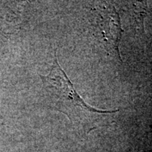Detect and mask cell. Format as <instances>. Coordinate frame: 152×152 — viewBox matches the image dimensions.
Segmentation results:
<instances>
[{
	"instance_id": "cell-1",
	"label": "cell",
	"mask_w": 152,
	"mask_h": 152,
	"mask_svg": "<svg viewBox=\"0 0 152 152\" xmlns=\"http://www.w3.org/2000/svg\"><path fill=\"white\" fill-rule=\"evenodd\" d=\"M41 79L45 104L50 109L66 114L71 122L88 130L104 122L109 115L119 111H102L87 105L60 66L56 54L49 73L41 75Z\"/></svg>"
},
{
	"instance_id": "cell-2",
	"label": "cell",
	"mask_w": 152,
	"mask_h": 152,
	"mask_svg": "<svg viewBox=\"0 0 152 152\" xmlns=\"http://www.w3.org/2000/svg\"><path fill=\"white\" fill-rule=\"evenodd\" d=\"M96 23L102 36L104 47L107 52L121 61L119 52L123 30L118 13L113 6H105L96 9Z\"/></svg>"
}]
</instances>
